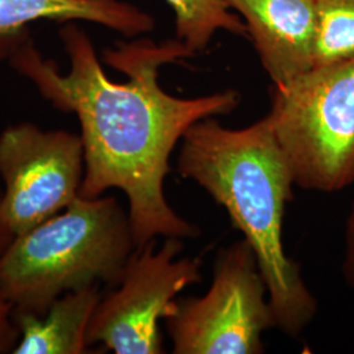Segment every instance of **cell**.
<instances>
[{
	"instance_id": "1",
	"label": "cell",
	"mask_w": 354,
	"mask_h": 354,
	"mask_svg": "<svg viewBox=\"0 0 354 354\" xmlns=\"http://www.w3.org/2000/svg\"><path fill=\"white\" fill-rule=\"evenodd\" d=\"M61 38L70 58L68 73L62 74L30 41L10 64L55 109L77 117L84 147L80 196L124 192L136 248L158 236L198 238L200 227L177 214L165 198L169 158L192 125L231 113L239 104L238 92L196 99L167 93L159 83L160 68L194 55L177 38L162 44L140 38L104 51V62L127 75L124 83L105 75L91 39L75 24L64 26Z\"/></svg>"
},
{
	"instance_id": "2",
	"label": "cell",
	"mask_w": 354,
	"mask_h": 354,
	"mask_svg": "<svg viewBox=\"0 0 354 354\" xmlns=\"http://www.w3.org/2000/svg\"><path fill=\"white\" fill-rule=\"evenodd\" d=\"M176 167L180 176L225 207L243 232L266 281L276 328L298 337L319 304L301 266L285 252L283 216L295 184L268 114L243 129L222 127L214 117L196 122L181 140Z\"/></svg>"
},
{
	"instance_id": "3",
	"label": "cell",
	"mask_w": 354,
	"mask_h": 354,
	"mask_svg": "<svg viewBox=\"0 0 354 354\" xmlns=\"http://www.w3.org/2000/svg\"><path fill=\"white\" fill-rule=\"evenodd\" d=\"M136 241L114 196L76 197L61 213L15 235L0 254V290L15 314L42 317L67 291L118 285Z\"/></svg>"
},
{
	"instance_id": "4",
	"label": "cell",
	"mask_w": 354,
	"mask_h": 354,
	"mask_svg": "<svg viewBox=\"0 0 354 354\" xmlns=\"http://www.w3.org/2000/svg\"><path fill=\"white\" fill-rule=\"evenodd\" d=\"M298 188L354 184V58L314 67L272 89L268 113Z\"/></svg>"
},
{
	"instance_id": "5",
	"label": "cell",
	"mask_w": 354,
	"mask_h": 354,
	"mask_svg": "<svg viewBox=\"0 0 354 354\" xmlns=\"http://www.w3.org/2000/svg\"><path fill=\"white\" fill-rule=\"evenodd\" d=\"M175 354H261L263 333L276 328L252 247L245 239L222 248L203 297L177 298L165 319Z\"/></svg>"
},
{
	"instance_id": "6",
	"label": "cell",
	"mask_w": 354,
	"mask_h": 354,
	"mask_svg": "<svg viewBox=\"0 0 354 354\" xmlns=\"http://www.w3.org/2000/svg\"><path fill=\"white\" fill-rule=\"evenodd\" d=\"M184 243L165 238L136 248L117 286L102 292L89 323V346L115 354L165 353L160 320L175 308L177 295L203 281L201 257H181Z\"/></svg>"
},
{
	"instance_id": "7",
	"label": "cell",
	"mask_w": 354,
	"mask_h": 354,
	"mask_svg": "<svg viewBox=\"0 0 354 354\" xmlns=\"http://www.w3.org/2000/svg\"><path fill=\"white\" fill-rule=\"evenodd\" d=\"M84 147L80 134L21 122L0 133L3 212L15 235L48 221L80 196Z\"/></svg>"
},
{
	"instance_id": "8",
	"label": "cell",
	"mask_w": 354,
	"mask_h": 354,
	"mask_svg": "<svg viewBox=\"0 0 354 354\" xmlns=\"http://www.w3.org/2000/svg\"><path fill=\"white\" fill-rule=\"evenodd\" d=\"M247 21L248 36L273 86L313 68L317 0H225Z\"/></svg>"
},
{
	"instance_id": "9",
	"label": "cell",
	"mask_w": 354,
	"mask_h": 354,
	"mask_svg": "<svg viewBox=\"0 0 354 354\" xmlns=\"http://www.w3.org/2000/svg\"><path fill=\"white\" fill-rule=\"evenodd\" d=\"M42 19L87 20L127 37L150 32L153 19L120 0H0V61L10 59L28 39L26 26Z\"/></svg>"
},
{
	"instance_id": "10",
	"label": "cell",
	"mask_w": 354,
	"mask_h": 354,
	"mask_svg": "<svg viewBox=\"0 0 354 354\" xmlns=\"http://www.w3.org/2000/svg\"><path fill=\"white\" fill-rule=\"evenodd\" d=\"M102 297V285H95L64 292L42 317L15 314L20 340L13 354L102 353L91 349L87 340L89 323Z\"/></svg>"
},
{
	"instance_id": "11",
	"label": "cell",
	"mask_w": 354,
	"mask_h": 354,
	"mask_svg": "<svg viewBox=\"0 0 354 354\" xmlns=\"http://www.w3.org/2000/svg\"><path fill=\"white\" fill-rule=\"evenodd\" d=\"M176 15L177 39L193 53L203 51L216 30L248 37V28L225 0H165Z\"/></svg>"
},
{
	"instance_id": "12",
	"label": "cell",
	"mask_w": 354,
	"mask_h": 354,
	"mask_svg": "<svg viewBox=\"0 0 354 354\" xmlns=\"http://www.w3.org/2000/svg\"><path fill=\"white\" fill-rule=\"evenodd\" d=\"M354 58V0H317L313 68Z\"/></svg>"
},
{
	"instance_id": "13",
	"label": "cell",
	"mask_w": 354,
	"mask_h": 354,
	"mask_svg": "<svg viewBox=\"0 0 354 354\" xmlns=\"http://www.w3.org/2000/svg\"><path fill=\"white\" fill-rule=\"evenodd\" d=\"M20 340V329L15 320V308L0 290V354H13Z\"/></svg>"
},
{
	"instance_id": "14",
	"label": "cell",
	"mask_w": 354,
	"mask_h": 354,
	"mask_svg": "<svg viewBox=\"0 0 354 354\" xmlns=\"http://www.w3.org/2000/svg\"><path fill=\"white\" fill-rule=\"evenodd\" d=\"M344 244L342 276L348 286L354 291V203L346 218Z\"/></svg>"
},
{
	"instance_id": "15",
	"label": "cell",
	"mask_w": 354,
	"mask_h": 354,
	"mask_svg": "<svg viewBox=\"0 0 354 354\" xmlns=\"http://www.w3.org/2000/svg\"><path fill=\"white\" fill-rule=\"evenodd\" d=\"M15 234L8 226L3 212V187H0V254L7 250Z\"/></svg>"
}]
</instances>
